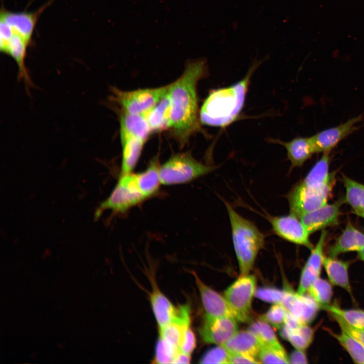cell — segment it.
I'll use <instances>...</instances> for the list:
<instances>
[{"instance_id": "6da1fadb", "label": "cell", "mask_w": 364, "mask_h": 364, "mask_svg": "<svg viewBox=\"0 0 364 364\" xmlns=\"http://www.w3.org/2000/svg\"><path fill=\"white\" fill-rule=\"evenodd\" d=\"M207 70L205 59L189 61L181 76L169 84L170 129L181 147L200 129L197 88Z\"/></svg>"}, {"instance_id": "7a4b0ae2", "label": "cell", "mask_w": 364, "mask_h": 364, "mask_svg": "<svg viewBox=\"0 0 364 364\" xmlns=\"http://www.w3.org/2000/svg\"><path fill=\"white\" fill-rule=\"evenodd\" d=\"M261 62L254 61L240 81L212 90L199 111L200 122L204 125L224 127L235 121L243 108L252 75Z\"/></svg>"}, {"instance_id": "3957f363", "label": "cell", "mask_w": 364, "mask_h": 364, "mask_svg": "<svg viewBox=\"0 0 364 364\" xmlns=\"http://www.w3.org/2000/svg\"><path fill=\"white\" fill-rule=\"evenodd\" d=\"M223 202L230 220L240 276L248 275L258 253L264 246V236L254 223L239 214L228 202Z\"/></svg>"}, {"instance_id": "277c9868", "label": "cell", "mask_w": 364, "mask_h": 364, "mask_svg": "<svg viewBox=\"0 0 364 364\" xmlns=\"http://www.w3.org/2000/svg\"><path fill=\"white\" fill-rule=\"evenodd\" d=\"M335 181L321 183L303 178L287 195L290 213L299 218L327 204Z\"/></svg>"}, {"instance_id": "5b68a950", "label": "cell", "mask_w": 364, "mask_h": 364, "mask_svg": "<svg viewBox=\"0 0 364 364\" xmlns=\"http://www.w3.org/2000/svg\"><path fill=\"white\" fill-rule=\"evenodd\" d=\"M216 168L197 161L189 152L176 153L160 166V180L162 185L167 186L187 184L212 172Z\"/></svg>"}, {"instance_id": "8992f818", "label": "cell", "mask_w": 364, "mask_h": 364, "mask_svg": "<svg viewBox=\"0 0 364 364\" xmlns=\"http://www.w3.org/2000/svg\"><path fill=\"white\" fill-rule=\"evenodd\" d=\"M147 200L138 187L135 173L121 174L109 196L99 205L95 212L98 218L104 211L109 210L123 214Z\"/></svg>"}, {"instance_id": "52a82bcc", "label": "cell", "mask_w": 364, "mask_h": 364, "mask_svg": "<svg viewBox=\"0 0 364 364\" xmlns=\"http://www.w3.org/2000/svg\"><path fill=\"white\" fill-rule=\"evenodd\" d=\"M169 84L156 88L124 91L112 89L111 99L124 112L130 114H145L168 93Z\"/></svg>"}, {"instance_id": "ba28073f", "label": "cell", "mask_w": 364, "mask_h": 364, "mask_svg": "<svg viewBox=\"0 0 364 364\" xmlns=\"http://www.w3.org/2000/svg\"><path fill=\"white\" fill-rule=\"evenodd\" d=\"M256 286L255 277L248 274L240 276L224 291V296L237 321L245 322L249 320Z\"/></svg>"}, {"instance_id": "9c48e42d", "label": "cell", "mask_w": 364, "mask_h": 364, "mask_svg": "<svg viewBox=\"0 0 364 364\" xmlns=\"http://www.w3.org/2000/svg\"><path fill=\"white\" fill-rule=\"evenodd\" d=\"M268 219L274 233L291 243L304 246L311 250L313 247L309 239V234L300 219L290 213L282 216H269Z\"/></svg>"}, {"instance_id": "30bf717a", "label": "cell", "mask_w": 364, "mask_h": 364, "mask_svg": "<svg viewBox=\"0 0 364 364\" xmlns=\"http://www.w3.org/2000/svg\"><path fill=\"white\" fill-rule=\"evenodd\" d=\"M362 119V114H360L311 136L315 153H330L341 141L357 129L356 125Z\"/></svg>"}, {"instance_id": "8fae6325", "label": "cell", "mask_w": 364, "mask_h": 364, "mask_svg": "<svg viewBox=\"0 0 364 364\" xmlns=\"http://www.w3.org/2000/svg\"><path fill=\"white\" fill-rule=\"evenodd\" d=\"M237 321L235 317L231 316L210 317L205 316L199 330L200 335L206 343L221 345L238 332Z\"/></svg>"}, {"instance_id": "7c38bea8", "label": "cell", "mask_w": 364, "mask_h": 364, "mask_svg": "<svg viewBox=\"0 0 364 364\" xmlns=\"http://www.w3.org/2000/svg\"><path fill=\"white\" fill-rule=\"evenodd\" d=\"M281 304L289 312L304 324L315 317L321 306L308 294H299L291 290H285Z\"/></svg>"}, {"instance_id": "4fadbf2b", "label": "cell", "mask_w": 364, "mask_h": 364, "mask_svg": "<svg viewBox=\"0 0 364 364\" xmlns=\"http://www.w3.org/2000/svg\"><path fill=\"white\" fill-rule=\"evenodd\" d=\"M192 274L206 312L205 316L210 317L231 316L236 319L234 311L224 296L206 285L195 272L193 271Z\"/></svg>"}, {"instance_id": "5bb4252c", "label": "cell", "mask_w": 364, "mask_h": 364, "mask_svg": "<svg viewBox=\"0 0 364 364\" xmlns=\"http://www.w3.org/2000/svg\"><path fill=\"white\" fill-rule=\"evenodd\" d=\"M344 199H340L332 204H327L307 213L299 218L306 230L311 234L326 227L338 223L340 207Z\"/></svg>"}, {"instance_id": "9a60e30c", "label": "cell", "mask_w": 364, "mask_h": 364, "mask_svg": "<svg viewBox=\"0 0 364 364\" xmlns=\"http://www.w3.org/2000/svg\"><path fill=\"white\" fill-rule=\"evenodd\" d=\"M327 232L323 230L303 268L297 291V293L299 294L306 293L313 282L320 277L325 257L324 247Z\"/></svg>"}, {"instance_id": "2e32d148", "label": "cell", "mask_w": 364, "mask_h": 364, "mask_svg": "<svg viewBox=\"0 0 364 364\" xmlns=\"http://www.w3.org/2000/svg\"><path fill=\"white\" fill-rule=\"evenodd\" d=\"M122 146L121 174L132 172L147 141L136 135L120 129Z\"/></svg>"}, {"instance_id": "e0dca14e", "label": "cell", "mask_w": 364, "mask_h": 364, "mask_svg": "<svg viewBox=\"0 0 364 364\" xmlns=\"http://www.w3.org/2000/svg\"><path fill=\"white\" fill-rule=\"evenodd\" d=\"M270 141L285 148L287 158L291 162L292 168L302 166L315 153L311 137H298L288 142L279 139H270Z\"/></svg>"}, {"instance_id": "ac0fdd59", "label": "cell", "mask_w": 364, "mask_h": 364, "mask_svg": "<svg viewBox=\"0 0 364 364\" xmlns=\"http://www.w3.org/2000/svg\"><path fill=\"white\" fill-rule=\"evenodd\" d=\"M38 13L27 12H11L2 9L1 19L6 22L18 34L29 44L36 23Z\"/></svg>"}, {"instance_id": "d6986e66", "label": "cell", "mask_w": 364, "mask_h": 364, "mask_svg": "<svg viewBox=\"0 0 364 364\" xmlns=\"http://www.w3.org/2000/svg\"><path fill=\"white\" fill-rule=\"evenodd\" d=\"M364 248V233L355 228L350 222L330 248L329 256L336 257L348 252L359 251Z\"/></svg>"}, {"instance_id": "ffe728a7", "label": "cell", "mask_w": 364, "mask_h": 364, "mask_svg": "<svg viewBox=\"0 0 364 364\" xmlns=\"http://www.w3.org/2000/svg\"><path fill=\"white\" fill-rule=\"evenodd\" d=\"M221 345L230 353L245 354L258 360L262 346L257 337L249 330L238 331Z\"/></svg>"}, {"instance_id": "44dd1931", "label": "cell", "mask_w": 364, "mask_h": 364, "mask_svg": "<svg viewBox=\"0 0 364 364\" xmlns=\"http://www.w3.org/2000/svg\"><path fill=\"white\" fill-rule=\"evenodd\" d=\"M150 300L159 329L165 327L174 320L178 308L173 305L155 284H153Z\"/></svg>"}, {"instance_id": "7402d4cb", "label": "cell", "mask_w": 364, "mask_h": 364, "mask_svg": "<svg viewBox=\"0 0 364 364\" xmlns=\"http://www.w3.org/2000/svg\"><path fill=\"white\" fill-rule=\"evenodd\" d=\"M160 167L158 158L155 157L145 170L135 173L138 187L147 199L157 194L162 185L159 173Z\"/></svg>"}, {"instance_id": "603a6c76", "label": "cell", "mask_w": 364, "mask_h": 364, "mask_svg": "<svg viewBox=\"0 0 364 364\" xmlns=\"http://www.w3.org/2000/svg\"><path fill=\"white\" fill-rule=\"evenodd\" d=\"M170 103L168 92L155 106L145 114L151 133L170 129Z\"/></svg>"}, {"instance_id": "cb8c5ba5", "label": "cell", "mask_w": 364, "mask_h": 364, "mask_svg": "<svg viewBox=\"0 0 364 364\" xmlns=\"http://www.w3.org/2000/svg\"><path fill=\"white\" fill-rule=\"evenodd\" d=\"M29 44L22 37L15 34L9 41L4 53L10 55L16 61L19 69L18 77L23 79L28 88L32 85V81L25 66L26 49Z\"/></svg>"}, {"instance_id": "d4e9b609", "label": "cell", "mask_w": 364, "mask_h": 364, "mask_svg": "<svg viewBox=\"0 0 364 364\" xmlns=\"http://www.w3.org/2000/svg\"><path fill=\"white\" fill-rule=\"evenodd\" d=\"M323 266L330 282L345 289L351 294V289L348 271V263L329 256L324 257Z\"/></svg>"}, {"instance_id": "484cf974", "label": "cell", "mask_w": 364, "mask_h": 364, "mask_svg": "<svg viewBox=\"0 0 364 364\" xmlns=\"http://www.w3.org/2000/svg\"><path fill=\"white\" fill-rule=\"evenodd\" d=\"M342 178L346 191L345 201L353 213L360 216L364 214V185L345 175Z\"/></svg>"}, {"instance_id": "4316f807", "label": "cell", "mask_w": 364, "mask_h": 364, "mask_svg": "<svg viewBox=\"0 0 364 364\" xmlns=\"http://www.w3.org/2000/svg\"><path fill=\"white\" fill-rule=\"evenodd\" d=\"M281 333L296 349L304 350L311 344L314 333L307 324H302L293 329L282 328Z\"/></svg>"}, {"instance_id": "83f0119b", "label": "cell", "mask_w": 364, "mask_h": 364, "mask_svg": "<svg viewBox=\"0 0 364 364\" xmlns=\"http://www.w3.org/2000/svg\"><path fill=\"white\" fill-rule=\"evenodd\" d=\"M331 335L347 351L355 363L364 364V346L359 341L343 330L339 334L331 332Z\"/></svg>"}, {"instance_id": "f1b7e54d", "label": "cell", "mask_w": 364, "mask_h": 364, "mask_svg": "<svg viewBox=\"0 0 364 364\" xmlns=\"http://www.w3.org/2000/svg\"><path fill=\"white\" fill-rule=\"evenodd\" d=\"M248 330L258 339L262 345L282 348L275 332L266 321L260 320L252 323Z\"/></svg>"}, {"instance_id": "f546056e", "label": "cell", "mask_w": 364, "mask_h": 364, "mask_svg": "<svg viewBox=\"0 0 364 364\" xmlns=\"http://www.w3.org/2000/svg\"><path fill=\"white\" fill-rule=\"evenodd\" d=\"M307 292L321 308L330 304L333 291L332 286L328 281L318 278L310 285Z\"/></svg>"}, {"instance_id": "4dcf8cb0", "label": "cell", "mask_w": 364, "mask_h": 364, "mask_svg": "<svg viewBox=\"0 0 364 364\" xmlns=\"http://www.w3.org/2000/svg\"><path fill=\"white\" fill-rule=\"evenodd\" d=\"M323 309L339 315L350 325L364 330V310L357 309H344L336 304H329Z\"/></svg>"}, {"instance_id": "1f68e13d", "label": "cell", "mask_w": 364, "mask_h": 364, "mask_svg": "<svg viewBox=\"0 0 364 364\" xmlns=\"http://www.w3.org/2000/svg\"><path fill=\"white\" fill-rule=\"evenodd\" d=\"M179 349L159 336L155 348L154 362L173 363Z\"/></svg>"}, {"instance_id": "d6a6232c", "label": "cell", "mask_w": 364, "mask_h": 364, "mask_svg": "<svg viewBox=\"0 0 364 364\" xmlns=\"http://www.w3.org/2000/svg\"><path fill=\"white\" fill-rule=\"evenodd\" d=\"M258 360L263 363H288V356L284 348H279L262 345Z\"/></svg>"}, {"instance_id": "836d02e7", "label": "cell", "mask_w": 364, "mask_h": 364, "mask_svg": "<svg viewBox=\"0 0 364 364\" xmlns=\"http://www.w3.org/2000/svg\"><path fill=\"white\" fill-rule=\"evenodd\" d=\"M287 312L282 304H274L265 314L264 321L277 328H282L284 325Z\"/></svg>"}, {"instance_id": "e575fe53", "label": "cell", "mask_w": 364, "mask_h": 364, "mask_svg": "<svg viewBox=\"0 0 364 364\" xmlns=\"http://www.w3.org/2000/svg\"><path fill=\"white\" fill-rule=\"evenodd\" d=\"M229 352L222 345L210 349L202 357V363H230Z\"/></svg>"}, {"instance_id": "d590c367", "label": "cell", "mask_w": 364, "mask_h": 364, "mask_svg": "<svg viewBox=\"0 0 364 364\" xmlns=\"http://www.w3.org/2000/svg\"><path fill=\"white\" fill-rule=\"evenodd\" d=\"M282 291L272 288H260L256 290L255 295L258 298L274 304L282 303L285 294Z\"/></svg>"}, {"instance_id": "8d00e7d4", "label": "cell", "mask_w": 364, "mask_h": 364, "mask_svg": "<svg viewBox=\"0 0 364 364\" xmlns=\"http://www.w3.org/2000/svg\"><path fill=\"white\" fill-rule=\"evenodd\" d=\"M331 314L337 321L341 330L354 337L364 346V330L359 329L350 325L336 314L332 313Z\"/></svg>"}, {"instance_id": "74e56055", "label": "cell", "mask_w": 364, "mask_h": 364, "mask_svg": "<svg viewBox=\"0 0 364 364\" xmlns=\"http://www.w3.org/2000/svg\"><path fill=\"white\" fill-rule=\"evenodd\" d=\"M196 345V337L190 326L185 330L184 333L179 345V350L184 353L191 355L194 350Z\"/></svg>"}, {"instance_id": "f35d334b", "label": "cell", "mask_w": 364, "mask_h": 364, "mask_svg": "<svg viewBox=\"0 0 364 364\" xmlns=\"http://www.w3.org/2000/svg\"><path fill=\"white\" fill-rule=\"evenodd\" d=\"M0 37L1 52L4 53L7 46L15 34L11 27L4 20L0 19Z\"/></svg>"}, {"instance_id": "ab89813d", "label": "cell", "mask_w": 364, "mask_h": 364, "mask_svg": "<svg viewBox=\"0 0 364 364\" xmlns=\"http://www.w3.org/2000/svg\"><path fill=\"white\" fill-rule=\"evenodd\" d=\"M230 353V352H229ZM230 363H258L260 361L252 357L240 353H230Z\"/></svg>"}, {"instance_id": "60d3db41", "label": "cell", "mask_w": 364, "mask_h": 364, "mask_svg": "<svg viewBox=\"0 0 364 364\" xmlns=\"http://www.w3.org/2000/svg\"><path fill=\"white\" fill-rule=\"evenodd\" d=\"M289 363H306L307 362L306 354L304 350L297 349L294 351L289 357Z\"/></svg>"}, {"instance_id": "b9f144b4", "label": "cell", "mask_w": 364, "mask_h": 364, "mask_svg": "<svg viewBox=\"0 0 364 364\" xmlns=\"http://www.w3.org/2000/svg\"><path fill=\"white\" fill-rule=\"evenodd\" d=\"M191 361V355L180 351L177 354L173 363H189Z\"/></svg>"}, {"instance_id": "7bdbcfd3", "label": "cell", "mask_w": 364, "mask_h": 364, "mask_svg": "<svg viewBox=\"0 0 364 364\" xmlns=\"http://www.w3.org/2000/svg\"><path fill=\"white\" fill-rule=\"evenodd\" d=\"M359 258L364 261V248L358 252Z\"/></svg>"}, {"instance_id": "ee69618b", "label": "cell", "mask_w": 364, "mask_h": 364, "mask_svg": "<svg viewBox=\"0 0 364 364\" xmlns=\"http://www.w3.org/2000/svg\"><path fill=\"white\" fill-rule=\"evenodd\" d=\"M360 217H362V218H364V214H363L362 215H361L360 216Z\"/></svg>"}]
</instances>
